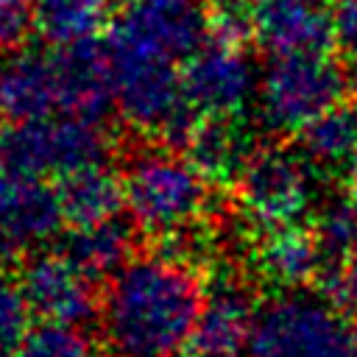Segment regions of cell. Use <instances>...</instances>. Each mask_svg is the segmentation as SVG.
I'll list each match as a JSON object with an SVG mask.
<instances>
[{
	"mask_svg": "<svg viewBox=\"0 0 357 357\" xmlns=\"http://www.w3.org/2000/svg\"><path fill=\"white\" fill-rule=\"evenodd\" d=\"M204 287L195 265L167 254L128 259L109 282L100 332L112 357H176L190 346Z\"/></svg>",
	"mask_w": 357,
	"mask_h": 357,
	"instance_id": "obj_1",
	"label": "cell"
},
{
	"mask_svg": "<svg viewBox=\"0 0 357 357\" xmlns=\"http://www.w3.org/2000/svg\"><path fill=\"white\" fill-rule=\"evenodd\" d=\"M126 209L151 234H170L198 223L206 209V176L173 151H139L126 167Z\"/></svg>",
	"mask_w": 357,
	"mask_h": 357,
	"instance_id": "obj_2",
	"label": "cell"
},
{
	"mask_svg": "<svg viewBox=\"0 0 357 357\" xmlns=\"http://www.w3.org/2000/svg\"><path fill=\"white\" fill-rule=\"evenodd\" d=\"M248 357H351V329L335 301L284 290L257 310Z\"/></svg>",
	"mask_w": 357,
	"mask_h": 357,
	"instance_id": "obj_3",
	"label": "cell"
},
{
	"mask_svg": "<svg viewBox=\"0 0 357 357\" xmlns=\"http://www.w3.org/2000/svg\"><path fill=\"white\" fill-rule=\"evenodd\" d=\"M112 139L100 120L81 114H50L17 120L0 134V162L14 176H67L106 159Z\"/></svg>",
	"mask_w": 357,
	"mask_h": 357,
	"instance_id": "obj_4",
	"label": "cell"
},
{
	"mask_svg": "<svg viewBox=\"0 0 357 357\" xmlns=\"http://www.w3.org/2000/svg\"><path fill=\"white\" fill-rule=\"evenodd\" d=\"M209 33V0H126L109 31L112 53L187 61Z\"/></svg>",
	"mask_w": 357,
	"mask_h": 357,
	"instance_id": "obj_5",
	"label": "cell"
},
{
	"mask_svg": "<svg viewBox=\"0 0 357 357\" xmlns=\"http://www.w3.org/2000/svg\"><path fill=\"white\" fill-rule=\"evenodd\" d=\"M346 92V70L324 53L276 56L259 78V112L273 131H298Z\"/></svg>",
	"mask_w": 357,
	"mask_h": 357,
	"instance_id": "obj_6",
	"label": "cell"
},
{
	"mask_svg": "<svg viewBox=\"0 0 357 357\" xmlns=\"http://www.w3.org/2000/svg\"><path fill=\"white\" fill-rule=\"evenodd\" d=\"M310 165L301 153L282 148L254 151L237 176V198L262 231L298 223L312 201Z\"/></svg>",
	"mask_w": 357,
	"mask_h": 357,
	"instance_id": "obj_7",
	"label": "cell"
},
{
	"mask_svg": "<svg viewBox=\"0 0 357 357\" xmlns=\"http://www.w3.org/2000/svg\"><path fill=\"white\" fill-rule=\"evenodd\" d=\"M181 86L198 117H237L257 98L259 75L243 45L209 39L187 59Z\"/></svg>",
	"mask_w": 357,
	"mask_h": 357,
	"instance_id": "obj_8",
	"label": "cell"
},
{
	"mask_svg": "<svg viewBox=\"0 0 357 357\" xmlns=\"http://www.w3.org/2000/svg\"><path fill=\"white\" fill-rule=\"evenodd\" d=\"M92 282L64 251H39L31 254L20 273V287L31 312L42 321L84 324L95 315V290Z\"/></svg>",
	"mask_w": 357,
	"mask_h": 357,
	"instance_id": "obj_9",
	"label": "cell"
},
{
	"mask_svg": "<svg viewBox=\"0 0 357 357\" xmlns=\"http://www.w3.org/2000/svg\"><path fill=\"white\" fill-rule=\"evenodd\" d=\"M64 209L59 190L36 176H6L0 187V248L28 254L59 234Z\"/></svg>",
	"mask_w": 357,
	"mask_h": 357,
	"instance_id": "obj_10",
	"label": "cell"
},
{
	"mask_svg": "<svg viewBox=\"0 0 357 357\" xmlns=\"http://www.w3.org/2000/svg\"><path fill=\"white\" fill-rule=\"evenodd\" d=\"M254 39L273 56L324 53L335 39V0H254Z\"/></svg>",
	"mask_w": 357,
	"mask_h": 357,
	"instance_id": "obj_11",
	"label": "cell"
},
{
	"mask_svg": "<svg viewBox=\"0 0 357 357\" xmlns=\"http://www.w3.org/2000/svg\"><path fill=\"white\" fill-rule=\"evenodd\" d=\"M257 307L240 282H218L201 304L190 351L192 357H240L248 349Z\"/></svg>",
	"mask_w": 357,
	"mask_h": 357,
	"instance_id": "obj_12",
	"label": "cell"
},
{
	"mask_svg": "<svg viewBox=\"0 0 357 357\" xmlns=\"http://www.w3.org/2000/svg\"><path fill=\"white\" fill-rule=\"evenodd\" d=\"M61 92V114L100 120L114 100V78L109 50L92 39L64 45L53 53Z\"/></svg>",
	"mask_w": 357,
	"mask_h": 357,
	"instance_id": "obj_13",
	"label": "cell"
},
{
	"mask_svg": "<svg viewBox=\"0 0 357 357\" xmlns=\"http://www.w3.org/2000/svg\"><path fill=\"white\" fill-rule=\"evenodd\" d=\"M3 112L14 120L61 114V92L53 53H20L3 70Z\"/></svg>",
	"mask_w": 357,
	"mask_h": 357,
	"instance_id": "obj_14",
	"label": "cell"
},
{
	"mask_svg": "<svg viewBox=\"0 0 357 357\" xmlns=\"http://www.w3.org/2000/svg\"><path fill=\"white\" fill-rule=\"evenodd\" d=\"M257 268L282 290H301L324 273V257L315 234L307 229H268L257 245Z\"/></svg>",
	"mask_w": 357,
	"mask_h": 357,
	"instance_id": "obj_15",
	"label": "cell"
},
{
	"mask_svg": "<svg viewBox=\"0 0 357 357\" xmlns=\"http://www.w3.org/2000/svg\"><path fill=\"white\" fill-rule=\"evenodd\" d=\"M184 145L190 162L206 181H237L254 153L251 137L237 117H198Z\"/></svg>",
	"mask_w": 357,
	"mask_h": 357,
	"instance_id": "obj_16",
	"label": "cell"
},
{
	"mask_svg": "<svg viewBox=\"0 0 357 357\" xmlns=\"http://www.w3.org/2000/svg\"><path fill=\"white\" fill-rule=\"evenodd\" d=\"M56 190L64 209V220L73 223V229L112 220L126 206L123 178L114 170H109L103 162L61 176Z\"/></svg>",
	"mask_w": 357,
	"mask_h": 357,
	"instance_id": "obj_17",
	"label": "cell"
},
{
	"mask_svg": "<svg viewBox=\"0 0 357 357\" xmlns=\"http://www.w3.org/2000/svg\"><path fill=\"white\" fill-rule=\"evenodd\" d=\"M298 153L318 170L351 167L357 159V103H332L298 128Z\"/></svg>",
	"mask_w": 357,
	"mask_h": 357,
	"instance_id": "obj_18",
	"label": "cell"
},
{
	"mask_svg": "<svg viewBox=\"0 0 357 357\" xmlns=\"http://www.w3.org/2000/svg\"><path fill=\"white\" fill-rule=\"evenodd\" d=\"M131 248H134V234L117 218L92 226H75L64 243V254L89 279L114 276L131 259Z\"/></svg>",
	"mask_w": 357,
	"mask_h": 357,
	"instance_id": "obj_19",
	"label": "cell"
},
{
	"mask_svg": "<svg viewBox=\"0 0 357 357\" xmlns=\"http://www.w3.org/2000/svg\"><path fill=\"white\" fill-rule=\"evenodd\" d=\"M109 17V0H36V31L64 47L92 39Z\"/></svg>",
	"mask_w": 357,
	"mask_h": 357,
	"instance_id": "obj_20",
	"label": "cell"
},
{
	"mask_svg": "<svg viewBox=\"0 0 357 357\" xmlns=\"http://www.w3.org/2000/svg\"><path fill=\"white\" fill-rule=\"evenodd\" d=\"M11 357H95V346L78 324L42 321L22 335Z\"/></svg>",
	"mask_w": 357,
	"mask_h": 357,
	"instance_id": "obj_21",
	"label": "cell"
},
{
	"mask_svg": "<svg viewBox=\"0 0 357 357\" xmlns=\"http://www.w3.org/2000/svg\"><path fill=\"white\" fill-rule=\"evenodd\" d=\"M312 234L324 257V271H335L357 243V206L351 201L326 204L315 215Z\"/></svg>",
	"mask_w": 357,
	"mask_h": 357,
	"instance_id": "obj_22",
	"label": "cell"
},
{
	"mask_svg": "<svg viewBox=\"0 0 357 357\" xmlns=\"http://www.w3.org/2000/svg\"><path fill=\"white\" fill-rule=\"evenodd\" d=\"M28 318H31V307L25 301L20 282H14L0 268V357L14 354L22 335L28 332Z\"/></svg>",
	"mask_w": 357,
	"mask_h": 357,
	"instance_id": "obj_23",
	"label": "cell"
},
{
	"mask_svg": "<svg viewBox=\"0 0 357 357\" xmlns=\"http://www.w3.org/2000/svg\"><path fill=\"white\" fill-rule=\"evenodd\" d=\"M36 31V0H0V47H20Z\"/></svg>",
	"mask_w": 357,
	"mask_h": 357,
	"instance_id": "obj_24",
	"label": "cell"
},
{
	"mask_svg": "<svg viewBox=\"0 0 357 357\" xmlns=\"http://www.w3.org/2000/svg\"><path fill=\"white\" fill-rule=\"evenodd\" d=\"M321 276L326 282L324 293L329 296V301L357 304V243H354V248L346 254V259L335 271H326Z\"/></svg>",
	"mask_w": 357,
	"mask_h": 357,
	"instance_id": "obj_25",
	"label": "cell"
},
{
	"mask_svg": "<svg viewBox=\"0 0 357 357\" xmlns=\"http://www.w3.org/2000/svg\"><path fill=\"white\" fill-rule=\"evenodd\" d=\"M335 42L357 59V0H335Z\"/></svg>",
	"mask_w": 357,
	"mask_h": 357,
	"instance_id": "obj_26",
	"label": "cell"
},
{
	"mask_svg": "<svg viewBox=\"0 0 357 357\" xmlns=\"http://www.w3.org/2000/svg\"><path fill=\"white\" fill-rule=\"evenodd\" d=\"M346 89H351V92L357 95V59H354V64L346 70Z\"/></svg>",
	"mask_w": 357,
	"mask_h": 357,
	"instance_id": "obj_27",
	"label": "cell"
},
{
	"mask_svg": "<svg viewBox=\"0 0 357 357\" xmlns=\"http://www.w3.org/2000/svg\"><path fill=\"white\" fill-rule=\"evenodd\" d=\"M351 204L357 206V159L351 165Z\"/></svg>",
	"mask_w": 357,
	"mask_h": 357,
	"instance_id": "obj_28",
	"label": "cell"
},
{
	"mask_svg": "<svg viewBox=\"0 0 357 357\" xmlns=\"http://www.w3.org/2000/svg\"><path fill=\"white\" fill-rule=\"evenodd\" d=\"M351 357H357V324L351 329Z\"/></svg>",
	"mask_w": 357,
	"mask_h": 357,
	"instance_id": "obj_29",
	"label": "cell"
},
{
	"mask_svg": "<svg viewBox=\"0 0 357 357\" xmlns=\"http://www.w3.org/2000/svg\"><path fill=\"white\" fill-rule=\"evenodd\" d=\"M0 109H3V67H0Z\"/></svg>",
	"mask_w": 357,
	"mask_h": 357,
	"instance_id": "obj_30",
	"label": "cell"
},
{
	"mask_svg": "<svg viewBox=\"0 0 357 357\" xmlns=\"http://www.w3.org/2000/svg\"><path fill=\"white\" fill-rule=\"evenodd\" d=\"M3 170H6V167H3V162H0V187H3V178H6V176H3Z\"/></svg>",
	"mask_w": 357,
	"mask_h": 357,
	"instance_id": "obj_31",
	"label": "cell"
}]
</instances>
